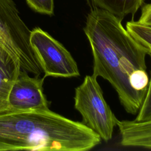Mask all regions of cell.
<instances>
[{"instance_id": "4fadbf2b", "label": "cell", "mask_w": 151, "mask_h": 151, "mask_svg": "<svg viewBox=\"0 0 151 151\" xmlns=\"http://www.w3.org/2000/svg\"><path fill=\"white\" fill-rule=\"evenodd\" d=\"M142 7L141 15L137 22L151 27V4L143 5Z\"/></svg>"}, {"instance_id": "52a82bcc", "label": "cell", "mask_w": 151, "mask_h": 151, "mask_svg": "<svg viewBox=\"0 0 151 151\" xmlns=\"http://www.w3.org/2000/svg\"><path fill=\"white\" fill-rule=\"evenodd\" d=\"M21 70L19 62L0 44V114L10 111L9 94Z\"/></svg>"}, {"instance_id": "30bf717a", "label": "cell", "mask_w": 151, "mask_h": 151, "mask_svg": "<svg viewBox=\"0 0 151 151\" xmlns=\"http://www.w3.org/2000/svg\"><path fill=\"white\" fill-rule=\"evenodd\" d=\"M126 28L136 40L151 50V27L132 20L127 22Z\"/></svg>"}, {"instance_id": "9c48e42d", "label": "cell", "mask_w": 151, "mask_h": 151, "mask_svg": "<svg viewBox=\"0 0 151 151\" xmlns=\"http://www.w3.org/2000/svg\"><path fill=\"white\" fill-rule=\"evenodd\" d=\"M93 7L99 8L122 19L127 15H134L145 0H88Z\"/></svg>"}, {"instance_id": "8992f818", "label": "cell", "mask_w": 151, "mask_h": 151, "mask_svg": "<svg viewBox=\"0 0 151 151\" xmlns=\"http://www.w3.org/2000/svg\"><path fill=\"white\" fill-rule=\"evenodd\" d=\"M28 73L21 70L12 84L8 96L10 111L49 109V103L43 92L45 77H30Z\"/></svg>"}, {"instance_id": "6da1fadb", "label": "cell", "mask_w": 151, "mask_h": 151, "mask_svg": "<svg viewBox=\"0 0 151 151\" xmlns=\"http://www.w3.org/2000/svg\"><path fill=\"white\" fill-rule=\"evenodd\" d=\"M83 30L92 52L93 75L108 81L126 112L136 114L144 99L132 88L129 79L136 71L146 70L150 50L123 27L121 19L99 8L87 14Z\"/></svg>"}, {"instance_id": "7a4b0ae2", "label": "cell", "mask_w": 151, "mask_h": 151, "mask_svg": "<svg viewBox=\"0 0 151 151\" xmlns=\"http://www.w3.org/2000/svg\"><path fill=\"white\" fill-rule=\"evenodd\" d=\"M101 140L82 122L49 109L0 114V150L86 151Z\"/></svg>"}, {"instance_id": "8fae6325", "label": "cell", "mask_w": 151, "mask_h": 151, "mask_svg": "<svg viewBox=\"0 0 151 151\" xmlns=\"http://www.w3.org/2000/svg\"><path fill=\"white\" fill-rule=\"evenodd\" d=\"M149 55L151 58V50H150ZM149 120H151V77L149 80V87L146 94L134 120V121L137 122Z\"/></svg>"}, {"instance_id": "5b68a950", "label": "cell", "mask_w": 151, "mask_h": 151, "mask_svg": "<svg viewBox=\"0 0 151 151\" xmlns=\"http://www.w3.org/2000/svg\"><path fill=\"white\" fill-rule=\"evenodd\" d=\"M29 44L45 77L80 76L78 65L70 52L46 31L39 27L31 31Z\"/></svg>"}, {"instance_id": "7c38bea8", "label": "cell", "mask_w": 151, "mask_h": 151, "mask_svg": "<svg viewBox=\"0 0 151 151\" xmlns=\"http://www.w3.org/2000/svg\"><path fill=\"white\" fill-rule=\"evenodd\" d=\"M27 4L33 11L42 14H54V0H25Z\"/></svg>"}, {"instance_id": "ba28073f", "label": "cell", "mask_w": 151, "mask_h": 151, "mask_svg": "<svg viewBox=\"0 0 151 151\" xmlns=\"http://www.w3.org/2000/svg\"><path fill=\"white\" fill-rule=\"evenodd\" d=\"M117 126L122 146L151 149V120H118Z\"/></svg>"}, {"instance_id": "277c9868", "label": "cell", "mask_w": 151, "mask_h": 151, "mask_svg": "<svg viewBox=\"0 0 151 151\" xmlns=\"http://www.w3.org/2000/svg\"><path fill=\"white\" fill-rule=\"evenodd\" d=\"M94 75L85 76L75 89L74 107L82 117V123L108 142L113 136L118 119L105 100L103 91Z\"/></svg>"}, {"instance_id": "3957f363", "label": "cell", "mask_w": 151, "mask_h": 151, "mask_svg": "<svg viewBox=\"0 0 151 151\" xmlns=\"http://www.w3.org/2000/svg\"><path fill=\"white\" fill-rule=\"evenodd\" d=\"M31 30L13 0H0V44L23 71L40 76L42 69L29 44Z\"/></svg>"}]
</instances>
